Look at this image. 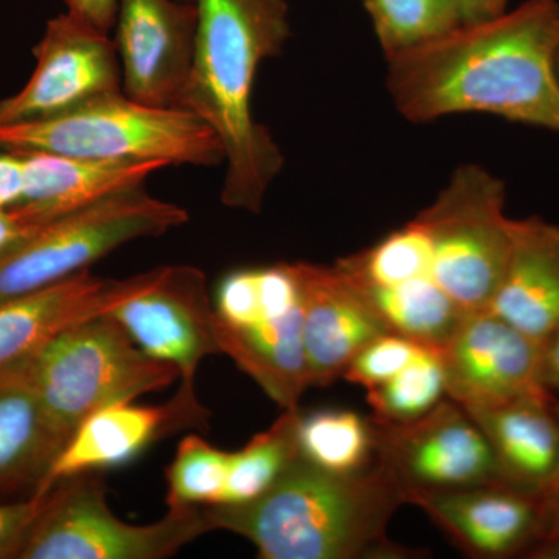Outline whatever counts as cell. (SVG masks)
I'll use <instances>...</instances> for the list:
<instances>
[{
    "mask_svg": "<svg viewBox=\"0 0 559 559\" xmlns=\"http://www.w3.org/2000/svg\"><path fill=\"white\" fill-rule=\"evenodd\" d=\"M24 197V157L0 150V209H14Z\"/></svg>",
    "mask_w": 559,
    "mask_h": 559,
    "instance_id": "31",
    "label": "cell"
},
{
    "mask_svg": "<svg viewBox=\"0 0 559 559\" xmlns=\"http://www.w3.org/2000/svg\"><path fill=\"white\" fill-rule=\"evenodd\" d=\"M406 496L374 460L336 473L297 455L260 498L204 507L212 530L250 540L263 559H406L421 551L388 536Z\"/></svg>",
    "mask_w": 559,
    "mask_h": 559,
    "instance_id": "3",
    "label": "cell"
},
{
    "mask_svg": "<svg viewBox=\"0 0 559 559\" xmlns=\"http://www.w3.org/2000/svg\"><path fill=\"white\" fill-rule=\"evenodd\" d=\"M301 297V334L311 388L344 378L360 349L390 331L355 282L337 266L293 263Z\"/></svg>",
    "mask_w": 559,
    "mask_h": 559,
    "instance_id": "15",
    "label": "cell"
},
{
    "mask_svg": "<svg viewBox=\"0 0 559 559\" xmlns=\"http://www.w3.org/2000/svg\"><path fill=\"white\" fill-rule=\"evenodd\" d=\"M374 460L404 491H444L506 484L487 437L468 412L451 399L411 421L370 415Z\"/></svg>",
    "mask_w": 559,
    "mask_h": 559,
    "instance_id": "9",
    "label": "cell"
},
{
    "mask_svg": "<svg viewBox=\"0 0 559 559\" xmlns=\"http://www.w3.org/2000/svg\"><path fill=\"white\" fill-rule=\"evenodd\" d=\"M557 75H558V80H559V49H558V53H557Z\"/></svg>",
    "mask_w": 559,
    "mask_h": 559,
    "instance_id": "38",
    "label": "cell"
},
{
    "mask_svg": "<svg viewBox=\"0 0 559 559\" xmlns=\"http://www.w3.org/2000/svg\"><path fill=\"white\" fill-rule=\"evenodd\" d=\"M66 443L40 399L32 353L0 366V498L38 495Z\"/></svg>",
    "mask_w": 559,
    "mask_h": 559,
    "instance_id": "18",
    "label": "cell"
},
{
    "mask_svg": "<svg viewBox=\"0 0 559 559\" xmlns=\"http://www.w3.org/2000/svg\"><path fill=\"white\" fill-rule=\"evenodd\" d=\"M358 288L390 333L437 352L450 342L469 314L432 277L407 280L392 286L358 285Z\"/></svg>",
    "mask_w": 559,
    "mask_h": 559,
    "instance_id": "23",
    "label": "cell"
},
{
    "mask_svg": "<svg viewBox=\"0 0 559 559\" xmlns=\"http://www.w3.org/2000/svg\"><path fill=\"white\" fill-rule=\"evenodd\" d=\"M207 418L197 392L182 388L162 406H138L128 401L103 407L72 433L38 495L69 477L127 465L154 441L179 429L204 425Z\"/></svg>",
    "mask_w": 559,
    "mask_h": 559,
    "instance_id": "16",
    "label": "cell"
},
{
    "mask_svg": "<svg viewBox=\"0 0 559 559\" xmlns=\"http://www.w3.org/2000/svg\"><path fill=\"white\" fill-rule=\"evenodd\" d=\"M33 55L31 80L0 100V124L53 119L123 92L114 39L70 13L47 22Z\"/></svg>",
    "mask_w": 559,
    "mask_h": 559,
    "instance_id": "10",
    "label": "cell"
},
{
    "mask_svg": "<svg viewBox=\"0 0 559 559\" xmlns=\"http://www.w3.org/2000/svg\"><path fill=\"white\" fill-rule=\"evenodd\" d=\"M198 25L197 3L189 0H119L114 44L123 94L142 105L178 108Z\"/></svg>",
    "mask_w": 559,
    "mask_h": 559,
    "instance_id": "14",
    "label": "cell"
},
{
    "mask_svg": "<svg viewBox=\"0 0 559 559\" xmlns=\"http://www.w3.org/2000/svg\"><path fill=\"white\" fill-rule=\"evenodd\" d=\"M554 411H555V415H557L558 425H559V401L557 399H555V401H554ZM558 496H559V474H558L557 487H555V492H554V496H551V498H558Z\"/></svg>",
    "mask_w": 559,
    "mask_h": 559,
    "instance_id": "37",
    "label": "cell"
},
{
    "mask_svg": "<svg viewBox=\"0 0 559 559\" xmlns=\"http://www.w3.org/2000/svg\"><path fill=\"white\" fill-rule=\"evenodd\" d=\"M0 150L47 153L80 159L160 162L165 167L224 164L215 132L179 108H156L123 92L53 119L0 124Z\"/></svg>",
    "mask_w": 559,
    "mask_h": 559,
    "instance_id": "4",
    "label": "cell"
},
{
    "mask_svg": "<svg viewBox=\"0 0 559 559\" xmlns=\"http://www.w3.org/2000/svg\"><path fill=\"white\" fill-rule=\"evenodd\" d=\"M423 349L426 347L399 334H382L366 348L360 349L359 355L352 360L345 371L344 380L362 385L367 390L378 388L406 369L412 360L421 355Z\"/></svg>",
    "mask_w": 559,
    "mask_h": 559,
    "instance_id": "29",
    "label": "cell"
},
{
    "mask_svg": "<svg viewBox=\"0 0 559 559\" xmlns=\"http://www.w3.org/2000/svg\"><path fill=\"white\" fill-rule=\"evenodd\" d=\"M22 157L24 197L13 210L35 227L119 191L143 187L151 176L167 168L160 162L92 160L47 153H25Z\"/></svg>",
    "mask_w": 559,
    "mask_h": 559,
    "instance_id": "20",
    "label": "cell"
},
{
    "mask_svg": "<svg viewBox=\"0 0 559 559\" xmlns=\"http://www.w3.org/2000/svg\"><path fill=\"white\" fill-rule=\"evenodd\" d=\"M68 13L103 33H110L117 20L119 0H66Z\"/></svg>",
    "mask_w": 559,
    "mask_h": 559,
    "instance_id": "32",
    "label": "cell"
},
{
    "mask_svg": "<svg viewBox=\"0 0 559 559\" xmlns=\"http://www.w3.org/2000/svg\"><path fill=\"white\" fill-rule=\"evenodd\" d=\"M49 491L20 559H164L212 532L204 507L168 509L148 525L121 521L98 473L69 477Z\"/></svg>",
    "mask_w": 559,
    "mask_h": 559,
    "instance_id": "8",
    "label": "cell"
},
{
    "mask_svg": "<svg viewBox=\"0 0 559 559\" xmlns=\"http://www.w3.org/2000/svg\"><path fill=\"white\" fill-rule=\"evenodd\" d=\"M230 452L221 451L200 436L180 441L167 471V506L171 510L218 506L229 477Z\"/></svg>",
    "mask_w": 559,
    "mask_h": 559,
    "instance_id": "26",
    "label": "cell"
},
{
    "mask_svg": "<svg viewBox=\"0 0 559 559\" xmlns=\"http://www.w3.org/2000/svg\"><path fill=\"white\" fill-rule=\"evenodd\" d=\"M506 183L477 164L460 165L415 219L428 235L430 274L468 312L487 311L510 252Z\"/></svg>",
    "mask_w": 559,
    "mask_h": 559,
    "instance_id": "7",
    "label": "cell"
},
{
    "mask_svg": "<svg viewBox=\"0 0 559 559\" xmlns=\"http://www.w3.org/2000/svg\"><path fill=\"white\" fill-rule=\"evenodd\" d=\"M49 499L50 491H47L21 502L0 503V559H20Z\"/></svg>",
    "mask_w": 559,
    "mask_h": 559,
    "instance_id": "30",
    "label": "cell"
},
{
    "mask_svg": "<svg viewBox=\"0 0 559 559\" xmlns=\"http://www.w3.org/2000/svg\"><path fill=\"white\" fill-rule=\"evenodd\" d=\"M559 0H525L385 55V86L412 123L489 114L559 134Z\"/></svg>",
    "mask_w": 559,
    "mask_h": 559,
    "instance_id": "1",
    "label": "cell"
},
{
    "mask_svg": "<svg viewBox=\"0 0 559 559\" xmlns=\"http://www.w3.org/2000/svg\"><path fill=\"white\" fill-rule=\"evenodd\" d=\"M189 2H194V0H189Z\"/></svg>",
    "mask_w": 559,
    "mask_h": 559,
    "instance_id": "39",
    "label": "cell"
},
{
    "mask_svg": "<svg viewBox=\"0 0 559 559\" xmlns=\"http://www.w3.org/2000/svg\"><path fill=\"white\" fill-rule=\"evenodd\" d=\"M110 316L146 355L178 369L182 389L194 390L202 360L219 355L213 300L200 267L160 266L148 288Z\"/></svg>",
    "mask_w": 559,
    "mask_h": 559,
    "instance_id": "11",
    "label": "cell"
},
{
    "mask_svg": "<svg viewBox=\"0 0 559 559\" xmlns=\"http://www.w3.org/2000/svg\"><path fill=\"white\" fill-rule=\"evenodd\" d=\"M197 50L178 108L215 132L223 146L221 202L260 213L285 156L270 130L253 119L252 92L263 61L289 39L286 0H194Z\"/></svg>",
    "mask_w": 559,
    "mask_h": 559,
    "instance_id": "2",
    "label": "cell"
},
{
    "mask_svg": "<svg viewBox=\"0 0 559 559\" xmlns=\"http://www.w3.org/2000/svg\"><path fill=\"white\" fill-rule=\"evenodd\" d=\"M555 500V513H554V525H551L550 532L559 533V496L554 498Z\"/></svg>",
    "mask_w": 559,
    "mask_h": 559,
    "instance_id": "36",
    "label": "cell"
},
{
    "mask_svg": "<svg viewBox=\"0 0 559 559\" xmlns=\"http://www.w3.org/2000/svg\"><path fill=\"white\" fill-rule=\"evenodd\" d=\"M157 274L159 267L128 278H105L87 270L0 301V366L31 355L76 323L116 310L148 288Z\"/></svg>",
    "mask_w": 559,
    "mask_h": 559,
    "instance_id": "17",
    "label": "cell"
},
{
    "mask_svg": "<svg viewBox=\"0 0 559 559\" xmlns=\"http://www.w3.org/2000/svg\"><path fill=\"white\" fill-rule=\"evenodd\" d=\"M219 353L260 385L283 411L299 409L311 388L301 334V305L283 314H263L248 325L231 326L215 319Z\"/></svg>",
    "mask_w": 559,
    "mask_h": 559,
    "instance_id": "22",
    "label": "cell"
},
{
    "mask_svg": "<svg viewBox=\"0 0 559 559\" xmlns=\"http://www.w3.org/2000/svg\"><path fill=\"white\" fill-rule=\"evenodd\" d=\"M540 377L551 395H559V325L540 342Z\"/></svg>",
    "mask_w": 559,
    "mask_h": 559,
    "instance_id": "33",
    "label": "cell"
},
{
    "mask_svg": "<svg viewBox=\"0 0 559 559\" xmlns=\"http://www.w3.org/2000/svg\"><path fill=\"white\" fill-rule=\"evenodd\" d=\"M189 221V212L143 187L51 221L0 255V301L35 293L87 271L114 250L160 237Z\"/></svg>",
    "mask_w": 559,
    "mask_h": 559,
    "instance_id": "6",
    "label": "cell"
},
{
    "mask_svg": "<svg viewBox=\"0 0 559 559\" xmlns=\"http://www.w3.org/2000/svg\"><path fill=\"white\" fill-rule=\"evenodd\" d=\"M300 411H283L277 421L257 433L242 450L230 452L229 477L221 503H245L260 498L299 455Z\"/></svg>",
    "mask_w": 559,
    "mask_h": 559,
    "instance_id": "24",
    "label": "cell"
},
{
    "mask_svg": "<svg viewBox=\"0 0 559 559\" xmlns=\"http://www.w3.org/2000/svg\"><path fill=\"white\" fill-rule=\"evenodd\" d=\"M440 356L447 396L463 409L554 396L540 377V342L492 312H469Z\"/></svg>",
    "mask_w": 559,
    "mask_h": 559,
    "instance_id": "13",
    "label": "cell"
},
{
    "mask_svg": "<svg viewBox=\"0 0 559 559\" xmlns=\"http://www.w3.org/2000/svg\"><path fill=\"white\" fill-rule=\"evenodd\" d=\"M384 55L409 49L462 24L455 0H364Z\"/></svg>",
    "mask_w": 559,
    "mask_h": 559,
    "instance_id": "27",
    "label": "cell"
},
{
    "mask_svg": "<svg viewBox=\"0 0 559 559\" xmlns=\"http://www.w3.org/2000/svg\"><path fill=\"white\" fill-rule=\"evenodd\" d=\"M532 340L559 325V226L539 216L510 218V252L488 310Z\"/></svg>",
    "mask_w": 559,
    "mask_h": 559,
    "instance_id": "19",
    "label": "cell"
},
{
    "mask_svg": "<svg viewBox=\"0 0 559 559\" xmlns=\"http://www.w3.org/2000/svg\"><path fill=\"white\" fill-rule=\"evenodd\" d=\"M297 439L300 454L323 469L355 473L374 462L370 417L356 412H300Z\"/></svg>",
    "mask_w": 559,
    "mask_h": 559,
    "instance_id": "25",
    "label": "cell"
},
{
    "mask_svg": "<svg viewBox=\"0 0 559 559\" xmlns=\"http://www.w3.org/2000/svg\"><path fill=\"white\" fill-rule=\"evenodd\" d=\"M555 396L465 409L487 437L507 485L554 496L559 474V425Z\"/></svg>",
    "mask_w": 559,
    "mask_h": 559,
    "instance_id": "21",
    "label": "cell"
},
{
    "mask_svg": "<svg viewBox=\"0 0 559 559\" xmlns=\"http://www.w3.org/2000/svg\"><path fill=\"white\" fill-rule=\"evenodd\" d=\"M35 229L16 210L0 209V255Z\"/></svg>",
    "mask_w": 559,
    "mask_h": 559,
    "instance_id": "35",
    "label": "cell"
},
{
    "mask_svg": "<svg viewBox=\"0 0 559 559\" xmlns=\"http://www.w3.org/2000/svg\"><path fill=\"white\" fill-rule=\"evenodd\" d=\"M407 503L471 558H525L554 525V498L507 484L415 492Z\"/></svg>",
    "mask_w": 559,
    "mask_h": 559,
    "instance_id": "12",
    "label": "cell"
},
{
    "mask_svg": "<svg viewBox=\"0 0 559 559\" xmlns=\"http://www.w3.org/2000/svg\"><path fill=\"white\" fill-rule=\"evenodd\" d=\"M510 0H455L462 24L491 20L506 13Z\"/></svg>",
    "mask_w": 559,
    "mask_h": 559,
    "instance_id": "34",
    "label": "cell"
},
{
    "mask_svg": "<svg viewBox=\"0 0 559 559\" xmlns=\"http://www.w3.org/2000/svg\"><path fill=\"white\" fill-rule=\"evenodd\" d=\"M367 392L373 417L388 421L423 417L447 399V377L440 352L423 349L421 355L392 380Z\"/></svg>",
    "mask_w": 559,
    "mask_h": 559,
    "instance_id": "28",
    "label": "cell"
},
{
    "mask_svg": "<svg viewBox=\"0 0 559 559\" xmlns=\"http://www.w3.org/2000/svg\"><path fill=\"white\" fill-rule=\"evenodd\" d=\"M51 421L66 440L94 412L168 388L179 371L140 349L110 316L70 326L32 353Z\"/></svg>",
    "mask_w": 559,
    "mask_h": 559,
    "instance_id": "5",
    "label": "cell"
}]
</instances>
